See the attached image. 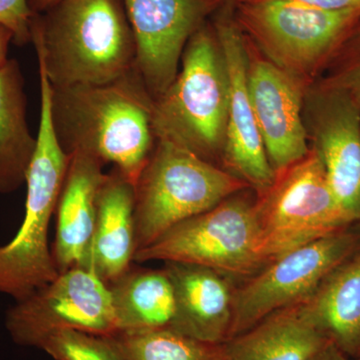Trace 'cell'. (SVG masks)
<instances>
[{
	"label": "cell",
	"instance_id": "cell-1",
	"mask_svg": "<svg viewBox=\"0 0 360 360\" xmlns=\"http://www.w3.org/2000/svg\"><path fill=\"white\" fill-rule=\"evenodd\" d=\"M155 99L136 66L110 82L52 87V127L68 155L112 163L134 184L156 144Z\"/></svg>",
	"mask_w": 360,
	"mask_h": 360
},
{
	"label": "cell",
	"instance_id": "cell-2",
	"mask_svg": "<svg viewBox=\"0 0 360 360\" xmlns=\"http://www.w3.org/2000/svg\"><path fill=\"white\" fill-rule=\"evenodd\" d=\"M30 33L52 87L106 84L136 66L122 0H58L33 13Z\"/></svg>",
	"mask_w": 360,
	"mask_h": 360
},
{
	"label": "cell",
	"instance_id": "cell-3",
	"mask_svg": "<svg viewBox=\"0 0 360 360\" xmlns=\"http://www.w3.org/2000/svg\"><path fill=\"white\" fill-rule=\"evenodd\" d=\"M229 92L226 60L210 18L189 39L176 77L155 101L156 139L221 167Z\"/></svg>",
	"mask_w": 360,
	"mask_h": 360
},
{
	"label": "cell",
	"instance_id": "cell-4",
	"mask_svg": "<svg viewBox=\"0 0 360 360\" xmlns=\"http://www.w3.org/2000/svg\"><path fill=\"white\" fill-rule=\"evenodd\" d=\"M51 85L40 79L37 148L26 174L25 219L18 233L0 246V295L25 300L53 281L59 271L49 245V231L63 189L70 156L52 127Z\"/></svg>",
	"mask_w": 360,
	"mask_h": 360
},
{
	"label": "cell",
	"instance_id": "cell-5",
	"mask_svg": "<svg viewBox=\"0 0 360 360\" xmlns=\"http://www.w3.org/2000/svg\"><path fill=\"white\" fill-rule=\"evenodd\" d=\"M134 187L136 252L175 225L250 188L221 167L160 139Z\"/></svg>",
	"mask_w": 360,
	"mask_h": 360
},
{
	"label": "cell",
	"instance_id": "cell-6",
	"mask_svg": "<svg viewBox=\"0 0 360 360\" xmlns=\"http://www.w3.org/2000/svg\"><path fill=\"white\" fill-rule=\"evenodd\" d=\"M255 251L264 265L354 225L333 193L323 163L309 148L302 160L276 172L269 189L255 194Z\"/></svg>",
	"mask_w": 360,
	"mask_h": 360
},
{
	"label": "cell",
	"instance_id": "cell-7",
	"mask_svg": "<svg viewBox=\"0 0 360 360\" xmlns=\"http://www.w3.org/2000/svg\"><path fill=\"white\" fill-rule=\"evenodd\" d=\"M239 28L265 58L312 84L360 18V9L328 11L284 0L233 4Z\"/></svg>",
	"mask_w": 360,
	"mask_h": 360
},
{
	"label": "cell",
	"instance_id": "cell-8",
	"mask_svg": "<svg viewBox=\"0 0 360 360\" xmlns=\"http://www.w3.org/2000/svg\"><path fill=\"white\" fill-rule=\"evenodd\" d=\"M255 193L229 196L207 212L175 225L135 253L134 262H184L229 278H250L265 266L255 251Z\"/></svg>",
	"mask_w": 360,
	"mask_h": 360
},
{
	"label": "cell",
	"instance_id": "cell-9",
	"mask_svg": "<svg viewBox=\"0 0 360 360\" xmlns=\"http://www.w3.org/2000/svg\"><path fill=\"white\" fill-rule=\"evenodd\" d=\"M350 227L288 251L236 288L229 340L277 310L309 300L336 267L360 250V231Z\"/></svg>",
	"mask_w": 360,
	"mask_h": 360
},
{
	"label": "cell",
	"instance_id": "cell-10",
	"mask_svg": "<svg viewBox=\"0 0 360 360\" xmlns=\"http://www.w3.org/2000/svg\"><path fill=\"white\" fill-rule=\"evenodd\" d=\"M14 343L37 348L56 331L75 329L101 336L120 333L108 284L89 267L60 272L53 281L7 310Z\"/></svg>",
	"mask_w": 360,
	"mask_h": 360
},
{
	"label": "cell",
	"instance_id": "cell-11",
	"mask_svg": "<svg viewBox=\"0 0 360 360\" xmlns=\"http://www.w3.org/2000/svg\"><path fill=\"white\" fill-rule=\"evenodd\" d=\"M309 148L352 224L360 222V103L342 90L309 85L302 108Z\"/></svg>",
	"mask_w": 360,
	"mask_h": 360
},
{
	"label": "cell",
	"instance_id": "cell-12",
	"mask_svg": "<svg viewBox=\"0 0 360 360\" xmlns=\"http://www.w3.org/2000/svg\"><path fill=\"white\" fill-rule=\"evenodd\" d=\"M229 70V115L221 168L262 194L276 179L258 129L248 89L246 39L233 15V4H224L210 16Z\"/></svg>",
	"mask_w": 360,
	"mask_h": 360
},
{
	"label": "cell",
	"instance_id": "cell-13",
	"mask_svg": "<svg viewBox=\"0 0 360 360\" xmlns=\"http://www.w3.org/2000/svg\"><path fill=\"white\" fill-rule=\"evenodd\" d=\"M136 45V68L153 99L174 82L186 45L219 8L212 0H122Z\"/></svg>",
	"mask_w": 360,
	"mask_h": 360
},
{
	"label": "cell",
	"instance_id": "cell-14",
	"mask_svg": "<svg viewBox=\"0 0 360 360\" xmlns=\"http://www.w3.org/2000/svg\"><path fill=\"white\" fill-rule=\"evenodd\" d=\"M245 39L248 94L267 158L276 174L309 151L302 118L309 84L274 65Z\"/></svg>",
	"mask_w": 360,
	"mask_h": 360
},
{
	"label": "cell",
	"instance_id": "cell-15",
	"mask_svg": "<svg viewBox=\"0 0 360 360\" xmlns=\"http://www.w3.org/2000/svg\"><path fill=\"white\" fill-rule=\"evenodd\" d=\"M174 286L175 315L172 329L212 345L229 340L236 288L229 277L200 265L165 262Z\"/></svg>",
	"mask_w": 360,
	"mask_h": 360
},
{
	"label": "cell",
	"instance_id": "cell-16",
	"mask_svg": "<svg viewBox=\"0 0 360 360\" xmlns=\"http://www.w3.org/2000/svg\"><path fill=\"white\" fill-rule=\"evenodd\" d=\"M104 163L73 153L56 205V236L52 255L59 274L87 267L96 215V198L103 184Z\"/></svg>",
	"mask_w": 360,
	"mask_h": 360
},
{
	"label": "cell",
	"instance_id": "cell-17",
	"mask_svg": "<svg viewBox=\"0 0 360 360\" xmlns=\"http://www.w3.org/2000/svg\"><path fill=\"white\" fill-rule=\"evenodd\" d=\"M134 187L113 167L96 198V215L87 267L110 285L134 262Z\"/></svg>",
	"mask_w": 360,
	"mask_h": 360
},
{
	"label": "cell",
	"instance_id": "cell-18",
	"mask_svg": "<svg viewBox=\"0 0 360 360\" xmlns=\"http://www.w3.org/2000/svg\"><path fill=\"white\" fill-rule=\"evenodd\" d=\"M329 343L298 303L269 314L225 347L227 360H312Z\"/></svg>",
	"mask_w": 360,
	"mask_h": 360
},
{
	"label": "cell",
	"instance_id": "cell-19",
	"mask_svg": "<svg viewBox=\"0 0 360 360\" xmlns=\"http://www.w3.org/2000/svg\"><path fill=\"white\" fill-rule=\"evenodd\" d=\"M329 341L347 356H360V250L302 302Z\"/></svg>",
	"mask_w": 360,
	"mask_h": 360
},
{
	"label": "cell",
	"instance_id": "cell-20",
	"mask_svg": "<svg viewBox=\"0 0 360 360\" xmlns=\"http://www.w3.org/2000/svg\"><path fill=\"white\" fill-rule=\"evenodd\" d=\"M37 148L27 123L25 79L20 63L9 58L0 68V194L15 193L25 184Z\"/></svg>",
	"mask_w": 360,
	"mask_h": 360
},
{
	"label": "cell",
	"instance_id": "cell-21",
	"mask_svg": "<svg viewBox=\"0 0 360 360\" xmlns=\"http://www.w3.org/2000/svg\"><path fill=\"white\" fill-rule=\"evenodd\" d=\"M108 286L120 333L172 328L174 291L165 269L131 266Z\"/></svg>",
	"mask_w": 360,
	"mask_h": 360
},
{
	"label": "cell",
	"instance_id": "cell-22",
	"mask_svg": "<svg viewBox=\"0 0 360 360\" xmlns=\"http://www.w3.org/2000/svg\"><path fill=\"white\" fill-rule=\"evenodd\" d=\"M124 360H227L226 347L181 335L172 328L110 336Z\"/></svg>",
	"mask_w": 360,
	"mask_h": 360
},
{
	"label": "cell",
	"instance_id": "cell-23",
	"mask_svg": "<svg viewBox=\"0 0 360 360\" xmlns=\"http://www.w3.org/2000/svg\"><path fill=\"white\" fill-rule=\"evenodd\" d=\"M37 348L54 360H124L110 338L75 329L56 331Z\"/></svg>",
	"mask_w": 360,
	"mask_h": 360
},
{
	"label": "cell",
	"instance_id": "cell-24",
	"mask_svg": "<svg viewBox=\"0 0 360 360\" xmlns=\"http://www.w3.org/2000/svg\"><path fill=\"white\" fill-rule=\"evenodd\" d=\"M314 82L347 92L360 103V18Z\"/></svg>",
	"mask_w": 360,
	"mask_h": 360
},
{
	"label": "cell",
	"instance_id": "cell-25",
	"mask_svg": "<svg viewBox=\"0 0 360 360\" xmlns=\"http://www.w3.org/2000/svg\"><path fill=\"white\" fill-rule=\"evenodd\" d=\"M32 15L28 0H0V23L11 30L16 46L32 44Z\"/></svg>",
	"mask_w": 360,
	"mask_h": 360
},
{
	"label": "cell",
	"instance_id": "cell-26",
	"mask_svg": "<svg viewBox=\"0 0 360 360\" xmlns=\"http://www.w3.org/2000/svg\"><path fill=\"white\" fill-rule=\"evenodd\" d=\"M240 1H264V0H240ZM238 1V2H240ZM328 11H345L360 9V0H284Z\"/></svg>",
	"mask_w": 360,
	"mask_h": 360
},
{
	"label": "cell",
	"instance_id": "cell-27",
	"mask_svg": "<svg viewBox=\"0 0 360 360\" xmlns=\"http://www.w3.org/2000/svg\"><path fill=\"white\" fill-rule=\"evenodd\" d=\"M13 42V34L6 25L0 23V68L8 60L9 44Z\"/></svg>",
	"mask_w": 360,
	"mask_h": 360
},
{
	"label": "cell",
	"instance_id": "cell-28",
	"mask_svg": "<svg viewBox=\"0 0 360 360\" xmlns=\"http://www.w3.org/2000/svg\"><path fill=\"white\" fill-rule=\"evenodd\" d=\"M312 360H350L348 356L338 349L333 343L319 352Z\"/></svg>",
	"mask_w": 360,
	"mask_h": 360
},
{
	"label": "cell",
	"instance_id": "cell-29",
	"mask_svg": "<svg viewBox=\"0 0 360 360\" xmlns=\"http://www.w3.org/2000/svg\"><path fill=\"white\" fill-rule=\"evenodd\" d=\"M58 1V0H28V4L33 13H41Z\"/></svg>",
	"mask_w": 360,
	"mask_h": 360
},
{
	"label": "cell",
	"instance_id": "cell-30",
	"mask_svg": "<svg viewBox=\"0 0 360 360\" xmlns=\"http://www.w3.org/2000/svg\"><path fill=\"white\" fill-rule=\"evenodd\" d=\"M215 4H219V6H224V4H234L236 2L240 1V0H212Z\"/></svg>",
	"mask_w": 360,
	"mask_h": 360
},
{
	"label": "cell",
	"instance_id": "cell-31",
	"mask_svg": "<svg viewBox=\"0 0 360 360\" xmlns=\"http://www.w3.org/2000/svg\"><path fill=\"white\" fill-rule=\"evenodd\" d=\"M355 360H360V356L359 357V359H355Z\"/></svg>",
	"mask_w": 360,
	"mask_h": 360
}]
</instances>
